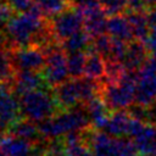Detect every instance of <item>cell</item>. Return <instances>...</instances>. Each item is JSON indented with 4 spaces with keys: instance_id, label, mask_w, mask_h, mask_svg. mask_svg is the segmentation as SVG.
<instances>
[{
    "instance_id": "cell-1",
    "label": "cell",
    "mask_w": 156,
    "mask_h": 156,
    "mask_svg": "<svg viewBox=\"0 0 156 156\" xmlns=\"http://www.w3.org/2000/svg\"><path fill=\"white\" fill-rule=\"evenodd\" d=\"M45 27L44 12L35 2H33L26 11L15 13L4 28L12 48H17L32 45L34 38Z\"/></svg>"
},
{
    "instance_id": "cell-2",
    "label": "cell",
    "mask_w": 156,
    "mask_h": 156,
    "mask_svg": "<svg viewBox=\"0 0 156 156\" xmlns=\"http://www.w3.org/2000/svg\"><path fill=\"white\" fill-rule=\"evenodd\" d=\"M90 127H93V122L83 104L38 123L41 136L46 139H57L71 132H84Z\"/></svg>"
},
{
    "instance_id": "cell-3",
    "label": "cell",
    "mask_w": 156,
    "mask_h": 156,
    "mask_svg": "<svg viewBox=\"0 0 156 156\" xmlns=\"http://www.w3.org/2000/svg\"><path fill=\"white\" fill-rule=\"evenodd\" d=\"M138 71H127L118 83H102L100 95L110 111L128 108L135 101Z\"/></svg>"
},
{
    "instance_id": "cell-4",
    "label": "cell",
    "mask_w": 156,
    "mask_h": 156,
    "mask_svg": "<svg viewBox=\"0 0 156 156\" xmlns=\"http://www.w3.org/2000/svg\"><path fill=\"white\" fill-rule=\"evenodd\" d=\"M20 107L24 118L39 123L56 115L58 104L48 91L34 89L20 96Z\"/></svg>"
},
{
    "instance_id": "cell-5",
    "label": "cell",
    "mask_w": 156,
    "mask_h": 156,
    "mask_svg": "<svg viewBox=\"0 0 156 156\" xmlns=\"http://www.w3.org/2000/svg\"><path fill=\"white\" fill-rule=\"evenodd\" d=\"M88 143L95 156H135L138 151L132 139L113 136L99 129L89 133Z\"/></svg>"
},
{
    "instance_id": "cell-6",
    "label": "cell",
    "mask_w": 156,
    "mask_h": 156,
    "mask_svg": "<svg viewBox=\"0 0 156 156\" xmlns=\"http://www.w3.org/2000/svg\"><path fill=\"white\" fill-rule=\"evenodd\" d=\"M46 62L44 66V79L49 87H56L69 77L67 66V52L62 46H57L56 43L48 45L44 50Z\"/></svg>"
},
{
    "instance_id": "cell-7",
    "label": "cell",
    "mask_w": 156,
    "mask_h": 156,
    "mask_svg": "<svg viewBox=\"0 0 156 156\" xmlns=\"http://www.w3.org/2000/svg\"><path fill=\"white\" fill-rule=\"evenodd\" d=\"M83 23L84 16L82 10L76 5H71L66 10L51 16L49 26L56 41L62 43L72 34L83 29Z\"/></svg>"
},
{
    "instance_id": "cell-8",
    "label": "cell",
    "mask_w": 156,
    "mask_h": 156,
    "mask_svg": "<svg viewBox=\"0 0 156 156\" xmlns=\"http://www.w3.org/2000/svg\"><path fill=\"white\" fill-rule=\"evenodd\" d=\"M135 101L149 105L156 99V56H150L136 76Z\"/></svg>"
},
{
    "instance_id": "cell-9",
    "label": "cell",
    "mask_w": 156,
    "mask_h": 156,
    "mask_svg": "<svg viewBox=\"0 0 156 156\" xmlns=\"http://www.w3.org/2000/svg\"><path fill=\"white\" fill-rule=\"evenodd\" d=\"M11 60L16 71L18 69H32L40 71L44 68L46 62L45 52L34 45L17 46L10 50Z\"/></svg>"
},
{
    "instance_id": "cell-10",
    "label": "cell",
    "mask_w": 156,
    "mask_h": 156,
    "mask_svg": "<svg viewBox=\"0 0 156 156\" xmlns=\"http://www.w3.org/2000/svg\"><path fill=\"white\" fill-rule=\"evenodd\" d=\"M44 83V76H40L39 71L18 69L15 73V80L11 89L16 95L21 96L30 90L39 89Z\"/></svg>"
},
{
    "instance_id": "cell-11",
    "label": "cell",
    "mask_w": 156,
    "mask_h": 156,
    "mask_svg": "<svg viewBox=\"0 0 156 156\" xmlns=\"http://www.w3.org/2000/svg\"><path fill=\"white\" fill-rule=\"evenodd\" d=\"M149 50L143 40L134 39L128 43L123 65L127 71H139L149 58Z\"/></svg>"
},
{
    "instance_id": "cell-12",
    "label": "cell",
    "mask_w": 156,
    "mask_h": 156,
    "mask_svg": "<svg viewBox=\"0 0 156 156\" xmlns=\"http://www.w3.org/2000/svg\"><path fill=\"white\" fill-rule=\"evenodd\" d=\"M54 96L61 108L69 110L77 106V104L80 102V99H79V91L76 78L67 79L61 84L56 85Z\"/></svg>"
},
{
    "instance_id": "cell-13",
    "label": "cell",
    "mask_w": 156,
    "mask_h": 156,
    "mask_svg": "<svg viewBox=\"0 0 156 156\" xmlns=\"http://www.w3.org/2000/svg\"><path fill=\"white\" fill-rule=\"evenodd\" d=\"M34 144L11 133L0 135V150L6 156H30Z\"/></svg>"
},
{
    "instance_id": "cell-14",
    "label": "cell",
    "mask_w": 156,
    "mask_h": 156,
    "mask_svg": "<svg viewBox=\"0 0 156 156\" xmlns=\"http://www.w3.org/2000/svg\"><path fill=\"white\" fill-rule=\"evenodd\" d=\"M106 33L112 38L121 39V40H124L127 43L134 40L132 26L127 18V16L123 13L108 16Z\"/></svg>"
},
{
    "instance_id": "cell-15",
    "label": "cell",
    "mask_w": 156,
    "mask_h": 156,
    "mask_svg": "<svg viewBox=\"0 0 156 156\" xmlns=\"http://www.w3.org/2000/svg\"><path fill=\"white\" fill-rule=\"evenodd\" d=\"M132 140L138 151L156 156V126L144 123V126L132 136Z\"/></svg>"
},
{
    "instance_id": "cell-16",
    "label": "cell",
    "mask_w": 156,
    "mask_h": 156,
    "mask_svg": "<svg viewBox=\"0 0 156 156\" xmlns=\"http://www.w3.org/2000/svg\"><path fill=\"white\" fill-rule=\"evenodd\" d=\"M9 133L22 138L32 144H37L39 143V139L41 136L38 124H35V122L26 118V119H17L16 122H13L12 124H10V130Z\"/></svg>"
},
{
    "instance_id": "cell-17",
    "label": "cell",
    "mask_w": 156,
    "mask_h": 156,
    "mask_svg": "<svg viewBox=\"0 0 156 156\" xmlns=\"http://www.w3.org/2000/svg\"><path fill=\"white\" fill-rule=\"evenodd\" d=\"M130 115L126 110H117L110 116L107 124L104 130L113 136H123L128 135V129L130 124Z\"/></svg>"
},
{
    "instance_id": "cell-18",
    "label": "cell",
    "mask_w": 156,
    "mask_h": 156,
    "mask_svg": "<svg viewBox=\"0 0 156 156\" xmlns=\"http://www.w3.org/2000/svg\"><path fill=\"white\" fill-rule=\"evenodd\" d=\"M105 71H106V58L90 48L89 52H87L84 76L95 80H100L104 79Z\"/></svg>"
},
{
    "instance_id": "cell-19",
    "label": "cell",
    "mask_w": 156,
    "mask_h": 156,
    "mask_svg": "<svg viewBox=\"0 0 156 156\" xmlns=\"http://www.w3.org/2000/svg\"><path fill=\"white\" fill-rule=\"evenodd\" d=\"M126 16L132 26L134 39L144 41L151 29L146 16V11H128Z\"/></svg>"
},
{
    "instance_id": "cell-20",
    "label": "cell",
    "mask_w": 156,
    "mask_h": 156,
    "mask_svg": "<svg viewBox=\"0 0 156 156\" xmlns=\"http://www.w3.org/2000/svg\"><path fill=\"white\" fill-rule=\"evenodd\" d=\"M93 37L83 28L78 30L77 33L72 34L67 39H65L61 43V46L66 52H73V51H84L85 49L91 46Z\"/></svg>"
},
{
    "instance_id": "cell-21",
    "label": "cell",
    "mask_w": 156,
    "mask_h": 156,
    "mask_svg": "<svg viewBox=\"0 0 156 156\" xmlns=\"http://www.w3.org/2000/svg\"><path fill=\"white\" fill-rule=\"evenodd\" d=\"M16 69L13 67L10 51L6 49H0V82L6 87H12L15 80Z\"/></svg>"
},
{
    "instance_id": "cell-22",
    "label": "cell",
    "mask_w": 156,
    "mask_h": 156,
    "mask_svg": "<svg viewBox=\"0 0 156 156\" xmlns=\"http://www.w3.org/2000/svg\"><path fill=\"white\" fill-rule=\"evenodd\" d=\"M85 58H87L85 51L67 52V66L71 78H79L84 76Z\"/></svg>"
},
{
    "instance_id": "cell-23",
    "label": "cell",
    "mask_w": 156,
    "mask_h": 156,
    "mask_svg": "<svg viewBox=\"0 0 156 156\" xmlns=\"http://www.w3.org/2000/svg\"><path fill=\"white\" fill-rule=\"evenodd\" d=\"M34 2L48 16H54L72 5L69 0H34Z\"/></svg>"
},
{
    "instance_id": "cell-24",
    "label": "cell",
    "mask_w": 156,
    "mask_h": 156,
    "mask_svg": "<svg viewBox=\"0 0 156 156\" xmlns=\"http://www.w3.org/2000/svg\"><path fill=\"white\" fill-rule=\"evenodd\" d=\"M107 16L124 13L128 10V0H98Z\"/></svg>"
},
{
    "instance_id": "cell-25",
    "label": "cell",
    "mask_w": 156,
    "mask_h": 156,
    "mask_svg": "<svg viewBox=\"0 0 156 156\" xmlns=\"http://www.w3.org/2000/svg\"><path fill=\"white\" fill-rule=\"evenodd\" d=\"M111 44H112V38L107 33H104V34H100L93 38L90 48L95 50L96 52H99L100 55H102L105 58H107L110 55Z\"/></svg>"
},
{
    "instance_id": "cell-26",
    "label": "cell",
    "mask_w": 156,
    "mask_h": 156,
    "mask_svg": "<svg viewBox=\"0 0 156 156\" xmlns=\"http://www.w3.org/2000/svg\"><path fill=\"white\" fill-rule=\"evenodd\" d=\"M127 46H128V43L127 41L121 40V39H116V38H112L110 55H108V57L106 60H113V61L123 62L124 56H126V52H127Z\"/></svg>"
},
{
    "instance_id": "cell-27",
    "label": "cell",
    "mask_w": 156,
    "mask_h": 156,
    "mask_svg": "<svg viewBox=\"0 0 156 156\" xmlns=\"http://www.w3.org/2000/svg\"><path fill=\"white\" fill-rule=\"evenodd\" d=\"M15 13L16 10L11 6L7 0H0V27H5Z\"/></svg>"
},
{
    "instance_id": "cell-28",
    "label": "cell",
    "mask_w": 156,
    "mask_h": 156,
    "mask_svg": "<svg viewBox=\"0 0 156 156\" xmlns=\"http://www.w3.org/2000/svg\"><path fill=\"white\" fill-rule=\"evenodd\" d=\"M128 113L130 115L132 118H135V119H139L141 122L147 123V113H146V106L145 105H141L139 102H136V104L133 102L128 107Z\"/></svg>"
},
{
    "instance_id": "cell-29",
    "label": "cell",
    "mask_w": 156,
    "mask_h": 156,
    "mask_svg": "<svg viewBox=\"0 0 156 156\" xmlns=\"http://www.w3.org/2000/svg\"><path fill=\"white\" fill-rule=\"evenodd\" d=\"M43 156H67V152H66L63 141L62 143L55 141L52 144H49L48 147L45 149Z\"/></svg>"
},
{
    "instance_id": "cell-30",
    "label": "cell",
    "mask_w": 156,
    "mask_h": 156,
    "mask_svg": "<svg viewBox=\"0 0 156 156\" xmlns=\"http://www.w3.org/2000/svg\"><path fill=\"white\" fill-rule=\"evenodd\" d=\"M150 55L156 56V28H151L149 35L146 37V39L144 40Z\"/></svg>"
},
{
    "instance_id": "cell-31",
    "label": "cell",
    "mask_w": 156,
    "mask_h": 156,
    "mask_svg": "<svg viewBox=\"0 0 156 156\" xmlns=\"http://www.w3.org/2000/svg\"><path fill=\"white\" fill-rule=\"evenodd\" d=\"M11 6L16 10V12H22L26 11L27 9H29L32 6V4L34 2V0H7Z\"/></svg>"
},
{
    "instance_id": "cell-32",
    "label": "cell",
    "mask_w": 156,
    "mask_h": 156,
    "mask_svg": "<svg viewBox=\"0 0 156 156\" xmlns=\"http://www.w3.org/2000/svg\"><path fill=\"white\" fill-rule=\"evenodd\" d=\"M146 113H147V123L156 126V99L146 105Z\"/></svg>"
},
{
    "instance_id": "cell-33",
    "label": "cell",
    "mask_w": 156,
    "mask_h": 156,
    "mask_svg": "<svg viewBox=\"0 0 156 156\" xmlns=\"http://www.w3.org/2000/svg\"><path fill=\"white\" fill-rule=\"evenodd\" d=\"M146 16L149 20V24L151 28H156V5L151 6L146 11Z\"/></svg>"
},
{
    "instance_id": "cell-34",
    "label": "cell",
    "mask_w": 156,
    "mask_h": 156,
    "mask_svg": "<svg viewBox=\"0 0 156 156\" xmlns=\"http://www.w3.org/2000/svg\"><path fill=\"white\" fill-rule=\"evenodd\" d=\"M7 35H6V33H4L1 29H0V49H2V46L6 44V41H7V38H6Z\"/></svg>"
},
{
    "instance_id": "cell-35",
    "label": "cell",
    "mask_w": 156,
    "mask_h": 156,
    "mask_svg": "<svg viewBox=\"0 0 156 156\" xmlns=\"http://www.w3.org/2000/svg\"><path fill=\"white\" fill-rule=\"evenodd\" d=\"M78 156H95V155H94V152H93L91 150H89V149L87 147V149H85L83 152H80Z\"/></svg>"
},
{
    "instance_id": "cell-36",
    "label": "cell",
    "mask_w": 156,
    "mask_h": 156,
    "mask_svg": "<svg viewBox=\"0 0 156 156\" xmlns=\"http://www.w3.org/2000/svg\"><path fill=\"white\" fill-rule=\"evenodd\" d=\"M69 1H71V4H72V5H77L80 0H69Z\"/></svg>"
},
{
    "instance_id": "cell-37",
    "label": "cell",
    "mask_w": 156,
    "mask_h": 156,
    "mask_svg": "<svg viewBox=\"0 0 156 156\" xmlns=\"http://www.w3.org/2000/svg\"><path fill=\"white\" fill-rule=\"evenodd\" d=\"M138 156H151V155H149V154H143V152H140V155H138Z\"/></svg>"
},
{
    "instance_id": "cell-38",
    "label": "cell",
    "mask_w": 156,
    "mask_h": 156,
    "mask_svg": "<svg viewBox=\"0 0 156 156\" xmlns=\"http://www.w3.org/2000/svg\"><path fill=\"white\" fill-rule=\"evenodd\" d=\"M0 156H6V155H5V154H4V152L0 150Z\"/></svg>"
},
{
    "instance_id": "cell-39",
    "label": "cell",
    "mask_w": 156,
    "mask_h": 156,
    "mask_svg": "<svg viewBox=\"0 0 156 156\" xmlns=\"http://www.w3.org/2000/svg\"><path fill=\"white\" fill-rule=\"evenodd\" d=\"M2 85H4V84H2V83H1V82H0V87H2Z\"/></svg>"
}]
</instances>
